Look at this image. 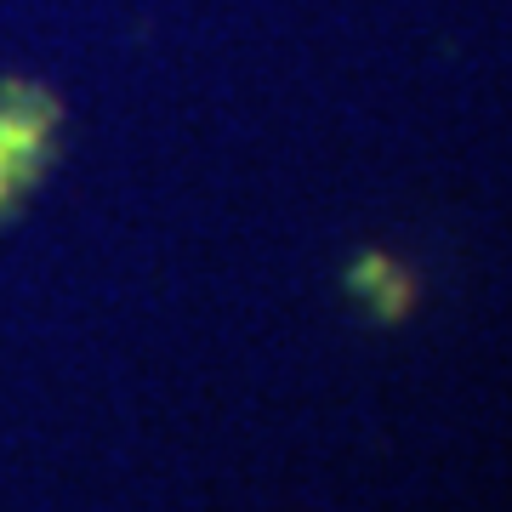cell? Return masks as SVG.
Instances as JSON below:
<instances>
[{"label":"cell","instance_id":"obj_1","mask_svg":"<svg viewBox=\"0 0 512 512\" xmlns=\"http://www.w3.org/2000/svg\"><path fill=\"white\" fill-rule=\"evenodd\" d=\"M63 154V97L40 80H0V228L23 217Z\"/></svg>","mask_w":512,"mask_h":512},{"label":"cell","instance_id":"obj_2","mask_svg":"<svg viewBox=\"0 0 512 512\" xmlns=\"http://www.w3.org/2000/svg\"><path fill=\"white\" fill-rule=\"evenodd\" d=\"M342 291L376 330H399L410 325V313L421 308V274L410 262H399L382 245H359L342 268Z\"/></svg>","mask_w":512,"mask_h":512}]
</instances>
